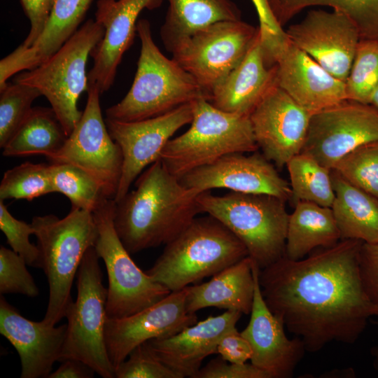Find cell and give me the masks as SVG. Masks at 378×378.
<instances>
[{"label": "cell", "instance_id": "cell-1", "mask_svg": "<svg viewBox=\"0 0 378 378\" xmlns=\"http://www.w3.org/2000/svg\"><path fill=\"white\" fill-rule=\"evenodd\" d=\"M363 241L341 239L292 260L284 255L259 271L262 297L307 351L336 342L353 344L378 308L363 286L359 255Z\"/></svg>", "mask_w": 378, "mask_h": 378}, {"label": "cell", "instance_id": "cell-2", "mask_svg": "<svg viewBox=\"0 0 378 378\" xmlns=\"http://www.w3.org/2000/svg\"><path fill=\"white\" fill-rule=\"evenodd\" d=\"M200 193L185 187L159 159L115 202L113 223L130 254L167 244L202 213Z\"/></svg>", "mask_w": 378, "mask_h": 378}, {"label": "cell", "instance_id": "cell-3", "mask_svg": "<svg viewBox=\"0 0 378 378\" xmlns=\"http://www.w3.org/2000/svg\"><path fill=\"white\" fill-rule=\"evenodd\" d=\"M140 55L133 83L123 99L106 110V118L136 121L164 114L208 95L195 78L174 59L165 57L154 42L150 24L137 22Z\"/></svg>", "mask_w": 378, "mask_h": 378}, {"label": "cell", "instance_id": "cell-4", "mask_svg": "<svg viewBox=\"0 0 378 378\" xmlns=\"http://www.w3.org/2000/svg\"><path fill=\"white\" fill-rule=\"evenodd\" d=\"M31 224L40 252L41 269L49 286L42 321L55 326L66 317L74 302L73 282L85 253L94 246L97 227L92 212L75 207L62 218L53 214L34 216Z\"/></svg>", "mask_w": 378, "mask_h": 378}, {"label": "cell", "instance_id": "cell-5", "mask_svg": "<svg viewBox=\"0 0 378 378\" xmlns=\"http://www.w3.org/2000/svg\"><path fill=\"white\" fill-rule=\"evenodd\" d=\"M248 255L244 244L211 216L196 217L145 271L171 292L214 276Z\"/></svg>", "mask_w": 378, "mask_h": 378}, {"label": "cell", "instance_id": "cell-6", "mask_svg": "<svg viewBox=\"0 0 378 378\" xmlns=\"http://www.w3.org/2000/svg\"><path fill=\"white\" fill-rule=\"evenodd\" d=\"M202 212L227 227L246 246L261 270L284 255L289 214L286 201L267 194L231 191L197 197Z\"/></svg>", "mask_w": 378, "mask_h": 378}, {"label": "cell", "instance_id": "cell-7", "mask_svg": "<svg viewBox=\"0 0 378 378\" xmlns=\"http://www.w3.org/2000/svg\"><path fill=\"white\" fill-rule=\"evenodd\" d=\"M258 149L249 116L223 111L201 98L193 102L190 128L167 143L160 160L180 178L225 155Z\"/></svg>", "mask_w": 378, "mask_h": 378}, {"label": "cell", "instance_id": "cell-8", "mask_svg": "<svg viewBox=\"0 0 378 378\" xmlns=\"http://www.w3.org/2000/svg\"><path fill=\"white\" fill-rule=\"evenodd\" d=\"M104 34L103 27L89 19L48 59L15 78V83L34 87L47 99L67 136L83 114L78 100L88 90V57Z\"/></svg>", "mask_w": 378, "mask_h": 378}, {"label": "cell", "instance_id": "cell-9", "mask_svg": "<svg viewBox=\"0 0 378 378\" xmlns=\"http://www.w3.org/2000/svg\"><path fill=\"white\" fill-rule=\"evenodd\" d=\"M94 246L85 253L77 272V298L69 308L67 334L59 362L82 360L104 378H114L115 368L105 342L107 288Z\"/></svg>", "mask_w": 378, "mask_h": 378}, {"label": "cell", "instance_id": "cell-10", "mask_svg": "<svg viewBox=\"0 0 378 378\" xmlns=\"http://www.w3.org/2000/svg\"><path fill=\"white\" fill-rule=\"evenodd\" d=\"M115 202L106 200L92 214L97 227L94 248L105 264L108 276L106 314L120 318L136 314L171 291L142 271L134 262L113 223Z\"/></svg>", "mask_w": 378, "mask_h": 378}, {"label": "cell", "instance_id": "cell-11", "mask_svg": "<svg viewBox=\"0 0 378 378\" xmlns=\"http://www.w3.org/2000/svg\"><path fill=\"white\" fill-rule=\"evenodd\" d=\"M87 92L80 119L62 148L48 159L81 169L97 181L108 199L114 200L122 174V152L103 118L98 89L89 85Z\"/></svg>", "mask_w": 378, "mask_h": 378}, {"label": "cell", "instance_id": "cell-12", "mask_svg": "<svg viewBox=\"0 0 378 378\" xmlns=\"http://www.w3.org/2000/svg\"><path fill=\"white\" fill-rule=\"evenodd\" d=\"M259 28L242 21L213 23L193 34L172 54L208 95L242 60Z\"/></svg>", "mask_w": 378, "mask_h": 378}, {"label": "cell", "instance_id": "cell-13", "mask_svg": "<svg viewBox=\"0 0 378 378\" xmlns=\"http://www.w3.org/2000/svg\"><path fill=\"white\" fill-rule=\"evenodd\" d=\"M378 141V112L349 100L312 113L301 153L332 169L360 146Z\"/></svg>", "mask_w": 378, "mask_h": 378}, {"label": "cell", "instance_id": "cell-14", "mask_svg": "<svg viewBox=\"0 0 378 378\" xmlns=\"http://www.w3.org/2000/svg\"><path fill=\"white\" fill-rule=\"evenodd\" d=\"M193 102L181 105L164 114L136 121L106 118L112 139L120 148L122 169L114 200L120 201L132 183L147 166L160 159V153L174 133L190 123Z\"/></svg>", "mask_w": 378, "mask_h": 378}, {"label": "cell", "instance_id": "cell-15", "mask_svg": "<svg viewBox=\"0 0 378 378\" xmlns=\"http://www.w3.org/2000/svg\"><path fill=\"white\" fill-rule=\"evenodd\" d=\"M285 31L295 46L345 83L360 40L357 27L347 16L333 10L312 9Z\"/></svg>", "mask_w": 378, "mask_h": 378}, {"label": "cell", "instance_id": "cell-16", "mask_svg": "<svg viewBox=\"0 0 378 378\" xmlns=\"http://www.w3.org/2000/svg\"><path fill=\"white\" fill-rule=\"evenodd\" d=\"M186 287L132 315L106 318L105 342L115 369L138 345L172 336L197 321L196 314L186 308Z\"/></svg>", "mask_w": 378, "mask_h": 378}, {"label": "cell", "instance_id": "cell-17", "mask_svg": "<svg viewBox=\"0 0 378 378\" xmlns=\"http://www.w3.org/2000/svg\"><path fill=\"white\" fill-rule=\"evenodd\" d=\"M313 113L273 85L249 115L256 144L265 157L281 168L300 153Z\"/></svg>", "mask_w": 378, "mask_h": 378}, {"label": "cell", "instance_id": "cell-18", "mask_svg": "<svg viewBox=\"0 0 378 378\" xmlns=\"http://www.w3.org/2000/svg\"><path fill=\"white\" fill-rule=\"evenodd\" d=\"M225 155L214 162L197 168L181 176L186 188L202 193L214 188L267 194L285 201L291 198L290 183L283 178L263 154L253 152Z\"/></svg>", "mask_w": 378, "mask_h": 378}, {"label": "cell", "instance_id": "cell-19", "mask_svg": "<svg viewBox=\"0 0 378 378\" xmlns=\"http://www.w3.org/2000/svg\"><path fill=\"white\" fill-rule=\"evenodd\" d=\"M276 83L297 103L312 111L346 99L345 83L337 79L287 37L268 56Z\"/></svg>", "mask_w": 378, "mask_h": 378}, {"label": "cell", "instance_id": "cell-20", "mask_svg": "<svg viewBox=\"0 0 378 378\" xmlns=\"http://www.w3.org/2000/svg\"><path fill=\"white\" fill-rule=\"evenodd\" d=\"M160 4L161 0L97 1L94 20L104 34L90 55L94 62L88 74V86H95L101 94L109 90L124 53L133 43L139 14Z\"/></svg>", "mask_w": 378, "mask_h": 378}, {"label": "cell", "instance_id": "cell-21", "mask_svg": "<svg viewBox=\"0 0 378 378\" xmlns=\"http://www.w3.org/2000/svg\"><path fill=\"white\" fill-rule=\"evenodd\" d=\"M255 292L250 320L241 332L249 342L253 354L251 363L266 372L270 378H290L302 359V340L288 338L284 323L266 304L259 284L260 269L253 260Z\"/></svg>", "mask_w": 378, "mask_h": 378}, {"label": "cell", "instance_id": "cell-22", "mask_svg": "<svg viewBox=\"0 0 378 378\" xmlns=\"http://www.w3.org/2000/svg\"><path fill=\"white\" fill-rule=\"evenodd\" d=\"M0 333L17 351L21 378L48 377L59 361L67 334V323L49 326L24 317L1 295Z\"/></svg>", "mask_w": 378, "mask_h": 378}, {"label": "cell", "instance_id": "cell-23", "mask_svg": "<svg viewBox=\"0 0 378 378\" xmlns=\"http://www.w3.org/2000/svg\"><path fill=\"white\" fill-rule=\"evenodd\" d=\"M242 314L226 310L209 316L178 333L148 341L158 358L181 378H194L207 356L216 354L222 337L236 328Z\"/></svg>", "mask_w": 378, "mask_h": 378}, {"label": "cell", "instance_id": "cell-24", "mask_svg": "<svg viewBox=\"0 0 378 378\" xmlns=\"http://www.w3.org/2000/svg\"><path fill=\"white\" fill-rule=\"evenodd\" d=\"M275 83V67L267 62L259 29L244 57L212 90L209 102L223 111L249 116Z\"/></svg>", "mask_w": 378, "mask_h": 378}, {"label": "cell", "instance_id": "cell-25", "mask_svg": "<svg viewBox=\"0 0 378 378\" xmlns=\"http://www.w3.org/2000/svg\"><path fill=\"white\" fill-rule=\"evenodd\" d=\"M92 0H55L46 25L30 47L20 45L0 61V88L13 75L30 70L55 54L79 29Z\"/></svg>", "mask_w": 378, "mask_h": 378}, {"label": "cell", "instance_id": "cell-26", "mask_svg": "<svg viewBox=\"0 0 378 378\" xmlns=\"http://www.w3.org/2000/svg\"><path fill=\"white\" fill-rule=\"evenodd\" d=\"M253 263L248 255L214 274L209 281L187 286L188 311L195 313L216 307L250 314L255 292Z\"/></svg>", "mask_w": 378, "mask_h": 378}, {"label": "cell", "instance_id": "cell-27", "mask_svg": "<svg viewBox=\"0 0 378 378\" xmlns=\"http://www.w3.org/2000/svg\"><path fill=\"white\" fill-rule=\"evenodd\" d=\"M168 9L160 34L172 53L197 31L219 21L241 20L231 0H167Z\"/></svg>", "mask_w": 378, "mask_h": 378}, {"label": "cell", "instance_id": "cell-28", "mask_svg": "<svg viewBox=\"0 0 378 378\" xmlns=\"http://www.w3.org/2000/svg\"><path fill=\"white\" fill-rule=\"evenodd\" d=\"M341 235L331 207L298 201L289 214L284 255L302 259L314 251L336 244Z\"/></svg>", "mask_w": 378, "mask_h": 378}, {"label": "cell", "instance_id": "cell-29", "mask_svg": "<svg viewBox=\"0 0 378 378\" xmlns=\"http://www.w3.org/2000/svg\"><path fill=\"white\" fill-rule=\"evenodd\" d=\"M335 199L331 206L341 239L378 243V200L331 170Z\"/></svg>", "mask_w": 378, "mask_h": 378}, {"label": "cell", "instance_id": "cell-30", "mask_svg": "<svg viewBox=\"0 0 378 378\" xmlns=\"http://www.w3.org/2000/svg\"><path fill=\"white\" fill-rule=\"evenodd\" d=\"M68 136L52 108L33 107L30 114L2 148L6 157L43 155L57 152Z\"/></svg>", "mask_w": 378, "mask_h": 378}, {"label": "cell", "instance_id": "cell-31", "mask_svg": "<svg viewBox=\"0 0 378 378\" xmlns=\"http://www.w3.org/2000/svg\"><path fill=\"white\" fill-rule=\"evenodd\" d=\"M270 9L283 27L306 8L328 6L347 16L357 27L360 40L378 42V0H267Z\"/></svg>", "mask_w": 378, "mask_h": 378}, {"label": "cell", "instance_id": "cell-32", "mask_svg": "<svg viewBox=\"0 0 378 378\" xmlns=\"http://www.w3.org/2000/svg\"><path fill=\"white\" fill-rule=\"evenodd\" d=\"M286 166L295 202L306 201L332 206L335 199L332 169L302 153L292 158Z\"/></svg>", "mask_w": 378, "mask_h": 378}, {"label": "cell", "instance_id": "cell-33", "mask_svg": "<svg viewBox=\"0 0 378 378\" xmlns=\"http://www.w3.org/2000/svg\"><path fill=\"white\" fill-rule=\"evenodd\" d=\"M49 169L55 192L68 197L72 207L93 213L108 200L97 181L81 169L66 163H51Z\"/></svg>", "mask_w": 378, "mask_h": 378}, {"label": "cell", "instance_id": "cell-34", "mask_svg": "<svg viewBox=\"0 0 378 378\" xmlns=\"http://www.w3.org/2000/svg\"><path fill=\"white\" fill-rule=\"evenodd\" d=\"M55 192L49 164L24 162L7 170L0 184V200H27Z\"/></svg>", "mask_w": 378, "mask_h": 378}, {"label": "cell", "instance_id": "cell-35", "mask_svg": "<svg viewBox=\"0 0 378 378\" xmlns=\"http://www.w3.org/2000/svg\"><path fill=\"white\" fill-rule=\"evenodd\" d=\"M345 88L347 100L370 104L378 88V42L360 40Z\"/></svg>", "mask_w": 378, "mask_h": 378}, {"label": "cell", "instance_id": "cell-36", "mask_svg": "<svg viewBox=\"0 0 378 378\" xmlns=\"http://www.w3.org/2000/svg\"><path fill=\"white\" fill-rule=\"evenodd\" d=\"M41 96L36 88L7 83L0 90V147L3 148L30 114L34 101Z\"/></svg>", "mask_w": 378, "mask_h": 378}, {"label": "cell", "instance_id": "cell-37", "mask_svg": "<svg viewBox=\"0 0 378 378\" xmlns=\"http://www.w3.org/2000/svg\"><path fill=\"white\" fill-rule=\"evenodd\" d=\"M332 170L378 200V141L356 148L342 158Z\"/></svg>", "mask_w": 378, "mask_h": 378}, {"label": "cell", "instance_id": "cell-38", "mask_svg": "<svg viewBox=\"0 0 378 378\" xmlns=\"http://www.w3.org/2000/svg\"><path fill=\"white\" fill-rule=\"evenodd\" d=\"M25 260L11 248L0 247V293H18L29 298L39 289L27 268Z\"/></svg>", "mask_w": 378, "mask_h": 378}, {"label": "cell", "instance_id": "cell-39", "mask_svg": "<svg viewBox=\"0 0 378 378\" xmlns=\"http://www.w3.org/2000/svg\"><path fill=\"white\" fill-rule=\"evenodd\" d=\"M115 378H181L164 364L148 341L135 347L115 369Z\"/></svg>", "mask_w": 378, "mask_h": 378}, {"label": "cell", "instance_id": "cell-40", "mask_svg": "<svg viewBox=\"0 0 378 378\" xmlns=\"http://www.w3.org/2000/svg\"><path fill=\"white\" fill-rule=\"evenodd\" d=\"M0 229L11 249L20 255L28 266L41 268L39 249L29 241L30 235L34 234L31 223L15 218L1 200Z\"/></svg>", "mask_w": 378, "mask_h": 378}, {"label": "cell", "instance_id": "cell-41", "mask_svg": "<svg viewBox=\"0 0 378 378\" xmlns=\"http://www.w3.org/2000/svg\"><path fill=\"white\" fill-rule=\"evenodd\" d=\"M194 378H270V375L253 363H234L220 356L201 367Z\"/></svg>", "mask_w": 378, "mask_h": 378}, {"label": "cell", "instance_id": "cell-42", "mask_svg": "<svg viewBox=\"0 0 378 378\" xmlns=\"http://www.w3.org/2000/svg\"><path fill=\"white\" fill-rule=\"evenodd\" d=\"M363 286L371 302L378 308V243H363L359 255Z\"/></svg>", "mask_w": 378, "mask_h": 378}, {"label": "cell", "instance_id": "cell-43", "mask_svg": "<svg viewBox=\"0 0 378 378\" xmlns=\"http://www.w3.org/2000/svg\"><path fill=\"white\" fill-rule=\"evenodd\" d=\"M29 20L30 29L22 46L29 48L39 38L48 20L55 0H20Z\"/></svg>", "mask_w": 378, "mask_h": 378}, {"label": "cell", "instance_id": "cell-44", "mask_svg": "<svg viewBox=\"0 0 378 378\" xmlns=\"http://www.w3.org/2000/svg\"><path fill=\"white\" fill-rule=\"evenodd\" d=\"M216 354L230 363H244L251 360L253 351L248 340L234 328L222 337Z\"/></svg>", "mask_w": 378, "mask_h": 378}, {"label": "cell", "instance_id": "cell-45", "mask_svg": "<svg viewBox=\"0 0 378 378\" xmlns=\"http://www.w3.org/2000/svg\"><path fill=\"white\" fill-rule=\"evenodd\" d=\"M257 11L258 26L262 41L264 44H274L284 39L285 30L276 22L270 9L267 0H251Z\"/></svg>", "mask_w": 378, "mask_h": 378}, {"label": "cell", "instance_id": "cell-46", "mask_svg": "<svg viewBox=\"0 0 378 378\" xmlns=\"http://www.w3.org/2000/svg\"><path fill=\"white\" fill-rule=\"evenodd\" d=\"M60 363L59 367L48 378H92L96 373L90 366L78 359L69 358Z\"/></svg>", "mask_w": 378, "mask_h": 378}, {"label": "cell", "instance_id": "cell-47", "mask_svg": "<svg viewBox=\"0 0 378 378\" xmlns=\"http://www.w3.org/2000/svg\"><path fill=\"white\" fill-rule=\"evenodd\" d=\"M374 323L378 327V318ZM371 355L372 356L373 366L375 370L378 371V345L372 347L371 349Z\"/></svg>", "mask_w": 378, "mask_h": 378}, {"label": "cell", "instance_id": "cell-48", "mask_svg": "<svg viewBox=\"0 0 378 378\" xmlns=\"http://www.w3.org/2000/svg\"><path fill=\"white\" fill-rule=\"evenodd\" d=\"M370 105H371L378 112V88L374 93Z\"/></svg>", "mask_w": 378, "mask_h": 378}]
</instances>
